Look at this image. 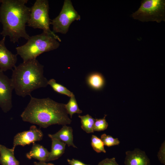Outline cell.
I'll return each mask as SVG.
<instances>
[{"instance_id":"obj_2","label":"cell","mask_w":165,"mask_h":165,"mask_svg":"<svg viewBox=\"0 0 165 165\" xmlns=\"http://www.w3.org/2000/svg\"><path fill=\"white\" fill-rule=\"evenodd\" d=\"M28 0H0V22L2 25L0 34L8 36L13 43L23 38L28 40L30 36L26 30L31 8L26 4Z\"/></svg>"},{"instance_id":"obj_1","label":"cell","mask_w":165,"mask_h":165,"mask_svg":"<svg viewBox=\"0 0 165 165\" xmlns=\"http://www.w3.org/2000/svg\"><path fill=\"white\" fill-rule=\"evenodd\" d=\"M30 96V101L20 115L23 121L43 128L52 125L63 126L71 123L65 104L49 97L40 99Z\"/></svg>"},{"instance_id":"obj_13","label":"cell","mask_w":165,"mask_h":165,"mask_svg":"<svg viewBox=\"0 0 165 165\" xmlns=\"http://www.w3.org/2000/svg\"><path fill=\"white\" fill-rule=\"evenodd\" d=\"M49 152L43 146L36 143L33 144L31 150L26 154L29 159L34 158L39 161L46 162Z\"/></svg>"},{"instance_id":"obj_24","label":"cell","mask_w":165,"mask_h":165,"mask_svg":"<svg viewBox=\"0 0 165 165\" xmlns=\"http://www.w3.org/2000/svg\"><path fill=\"white\" fill-rule=\"evenodd\" d=\"M97 165H119L115 158H106L100 161Z\"/></svg>"},{"instance_id":"obj_23","label":"cell","mask_w":165,"mask_h":165,"mask_svg":"<svg viewBox=\"0 0 165 165\" xmlns=\"http://www.w3.org/2000/svg\"><path fill=\"white\" fill-rule=\"evenodd\" d=\"M157 157L160 163L165 165V142L161 144L158 152Z\"/></svg>"},{"instance_id":"obj_15","label":"cell","mask_w":165,"mask_h":165,"mask_svg":"<svg viewBox=\"0 0 165 165\" xmlns=\"http://www.w3.org/2000/svg\"><path fill=\"white\" fill-rule=\"evenodd\" d=\"M51 151L49 152L46 162L58 159L64 153L66 144L55 138H51Z\"/></svg>"},{"instance_id":"obj_12","label":"cell","mask_w":165,"mask_h":165,"mask_svg":"<svg viewBox=\"0 0 165 165\" xmlns=\"http://www.w3.org/2000/svg\"><path fill=\"white\" fill-rule=\"evenodd\" d=\"M48 136L51 139L55 138L62 141L68 146L77 148L73 142V129L70 127L63 125L57 132L53 134H49Z\"/></svg>"},{"instance_id":"obj_17","label":"cell","mask_w":165,"mask_h":165,"mask_svg":"<svg viewBox=\"0 0 165 165\" xmlns=\"http://www.w3.org/2000/svg\"><path fill=\"white\" fill-rule=\"evenodd\" d=\"M79 117L81 119L82 129L87 133H93L95 119L88 114L83 116L79 115Z\"/></svg>"},{"instance_id":"obj_19","label":"cell","mask_w":165,"mask_h":165,"mask_svg":"<svg viewBox=\"0 0 165 165\" xmlns=\"http://www.w3.org/2000/svg\"><path fill=\"white\" fill-rule=\"evenodd\" d=\"M66 111L72 118L73 115L75 113L80 114L82 111L79 108L74 95L70 97L68 102L65 104Z\"/></svg>"},{"instance_id":"obj_10","label":"cell","mask_w":165,"mask_h":165,"mask_svg":"<svg viewBox=\"0 0 165 165\" xmlns=\"http://www.w3.org/2000/svg\"><path fill=\"white\" fill-rule=\"evenodd\" d=\"M6 37L0 40V71L3 72L12 69L17 61V54L9 51L5 45Z\"/></svg>"},{"instance_id":"obj_14","label":"cell","mask_w":165,"mask_h":165,"mask_svg":"<svg viewBox=\"0 0 165 165\" xmlns=\"http://www.w3.org/2000/svg\"><path fill=\"white\" fill-rule=\"evenodd\" d=\"M14 151L0 144V164L1 165H20L19 161L15 157Z\"/></svg>"},{"instance_id":"obj_16","label":"cell","mask_w":165,"mask_h":165,"mask_svg":"<svg viewBox=\"0 0 165 165\" xmlns=\"http://www.w3.org/2000/svg\"><path fill=\"white\" fill-rule=\"evenodd\" d=\"M88 85L92 88L98 90L102 89L105 84L104 77L100 73L94 72L89 75L86 79Z\"/></svg>"},{"instance_id":"obj_9","label":"cell","mask_w":165,"mask_h":165,"mask_svg":"<svg viewBox=\"0 0 165 165\" xmlns=\"http://www.w3.org/2000/svg\"><path fill=\"white\" fill-rule=\"evenodd\" d=\"M43 136L41 130L33 125L30 127L29 130L19 133L16 135L13 138V145L12 148L14 150L18 145L24 146L40 141Z\"/></svg>"},{"instance_id":"obj_7","label":"cell","mask_w":165,"mask_h":165,"mask_svg":"<svg viewBox=\"0 0 165 165\" xmlns=\"http://www.w3.org/2000/svg\"><path fill=\"white\" fill-rule=\"evenodd\" d=\"M81 17L75 9L70 0H65L59 15L50 21L53 32L66 34L71 24L80 19Z\"/></svg>"},{"instance_id":"obj_11","label":"cell","mask_w":165,"mask_h":165,"mask_svg":"<svg viewBox=\"0 0 165 165\" xmlns=\"http://www.w3.org/2000/svg\"><path fill=\"white\" fill-rule=\"evenodd\" d=\"M124 165H150V160L145 152L138 148L126 152Z\"/></svg>"},{"instance_id":"obj_18","label":"cell","mask_w":165,"mask_h":165,"mask_svg":"<svg viewBox=\"0 0 165 165\" xmlns=\"http://www.w3.org/2000/svg\"><path fill=\"white\" fill-rule=\"evenodd\" d=\"M48 85H50L55 91L58 93L66 95L70 97L74 95L73 93L66 87L57 83L53 79L48 80Z\"/></svg>"},{"instance_id":"obj_6","label":"cell","mask_w":165,"mask_h":165,"mask_svg":"<svg viewBox=\"0 0 165 165\" xmlns=\"http://www.w3.org/2000/svg\"><path fill=\"white\" fill-rule=\"evenodd\" d=\"M49 2L47 0H36L31 8L28 25L34 28H39L49 33H54L50 28Z\"/></svg>"},{"instance_id":"obj_20","label":"cell","mask_w":165,"mask_h":165,"mask_svg":"<svg viewBox=\"0 0 165 165\" xmlns=\"http://www.w3.org/2000/svg\"><path fill=\"white\" fill-rule=\"evenodd\" d=\"M91 145L94 150L97 152H106L103 141L101 138L95 135H93L92 136Z\"/></svg>"},{"instance_id":"obj_8","label":"cell","mask_w":165,"mask_h":165,"mask_svg":"<svg viewBox=\"0 0 165 165\" xmlns=\"http://www.w3.org/2000/svg\"><path fill=\"white\" fill-rule=\"evenodd\" d=\"M14 90L11 79L0 71V107L5 113L12 107V93Z\"/></svg>"},{"instance_id":"obj_3","label":"cell","mask_w":165,"mask_h":165,"mask_svg":"<svg viewBox=\"0 0 165 165\" xmlns=\"http://www.w3.org/2000/svg\"><path fill=\"white\" fill-rule=\"evenodd\" d=\"M44 66L36 59L23 62L12 71L11 79L16 94L25 97L38 89L45 87L48 80L43 75Z\"/></svg>"},{"instance_id":"obj_22","label":"cell","mask_w":165,"mask_h":165,"mask_svg":"<svg viewBox=\"0 0 165 165\" xmlns=\"http://www.w3.org/2000/svg\"><path fill=\"white\" fill-rule=\"evenodd\" d=\"M106 116L105 115L102 119H95L94 126V132L102 131L107 129L108 124L105 119Z\"/></svg>"},{"instance_id":"obj_26","label":"cell","mask_w":165,"mask_h":165,"mask_svg":"<svg viewBox=\"0 0 165 165\" xmlns=\"http://www.w3.org/2000/svg\"><path fill=\"white\" fill-rule=\"evenodd\" d=\"M34 165H55L50 163H46L45 162L39 161V162H34Z\"/></svg>"},{"instance_id":"obj_21","label":"cell","mask_w":165,"mask_h":165,"mask_svg":"<svg viewBox=\"0 0 165 165\" xmlns=\"http://www.w3.org/2000/svg\"><path fill=\"white\" fill-rule=\"evenodd\" d=\"M101 139L103 141L104 145L108 147L118 145L120 141L118 138H114L112 136L104 134L101 135Z\"/></svg>"},{"instance_id":"obj_5","label":"cell","mask_w":165,"mask_h":165,"mask_svg":"<svg viewBox=\"0 0 165 165\" xmlns=\"http://www.w3.org/2000/svg\"><path fill=\"white\" fill-rule=\"evenodd\" d=\"M131 16L143 22L165 21V0H142L139 8Z\"/></svg>"},{"instance_id":"obj_25","label":"cell","mask_w":165,"mask_h":165,"mask_svg":"<svg viewBox=\"0 0 165 165\" xmlns=\"http://www.w3.org/2000/svg\"><path fill=\"white\" fill-rule=\"evenodd\" d=\"M67 161L68 164L70 165H90L85 164L79 160L74 159H72V160L68 159Z\"/></svg>"},{"instance_id":"obj_4","label":"cell","mask_w":165,"mask_h":165,"mask_svg":"<svg viewBox=\"0 0 165 165\" xmlns=\"http://www.w3.org/2000/svg\"><path fill=\"white\" fill-rule=\"evenodd\" d=\"M61 39L55 33L43 32L30 36L24 44L16 48L17 54L25 62L36 59L41 54L56 49L60 46Z\"/></svg>"}]
</instances>
